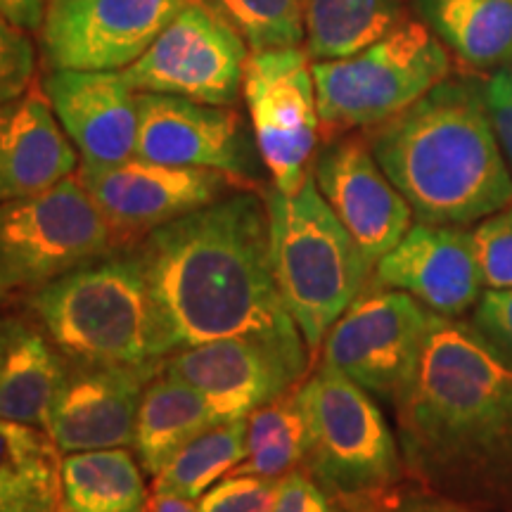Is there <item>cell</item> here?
I'll return each mask as SVG.
<instances>
[{
	"mask_svg": "<svg viewBox=\"0 0 512 512\" xmlns=\"http://www.w3.org/2000/svg\"><path fill=\"white\" fill-rule=\"evenodd\" d=\"M394 408L403 463L427 489L512 512V361L475 325L434 318Z\"/></svg>",
	"mask_w": 512,
	"mask_h": 512,
	"instance_id": "6da1fadb",
	"label": "cell"
},
{
	"mask_svg": "<svg viewBox=\"0 0 512 512\" xmlns=\"http://www.w3.org/2000/svg\"><path fill=\"white\" fill-rule=\"evenodd\" d=\"M171 351L226 337L304 339L275 283L266 200L238 190L138 245Z\"/></svg>",
	"mask_w": 512,
	"mask_h": 512,
	"instance_id": "7a4b0ae2",
	"label": "cell"
},
{
	"mask_svg": "<svg viewBox=\"0 0 512 512\" xmlns=\"http://www.w3.org/2000/svg\"><path fill=\"white\" fill-rule=\"evenodd\" d=\"M366 138L420 223L465 228L512 204V169L484 83L448 76Z\"/></svg>",
	"mask_w": 512,
	"mask_h": 512,
	"instance_id": "3957f363",
	"label": "cell"
},
{
	"mask_svg": "<svg viewBox=\"0 0 512 512\" xmlns=\"http://www.w3.org/2000/svg\"><path fill=\"white\" fill-rule=\"evenodd\" d=\"M29 309L69 363L150 366L169 356L138 247L112 249L31 292Z\"/></svg>",
	"mask_w": 512,
	"mask_h": 512,
	"instance_id": "277c9868",
	"label": "cell"
},
{
	"mask_svg": "<svg viewBox=\"0 0 512 512\" xmlns=\"http://www.w3.org/2000/svg\"><path fill=\"white\" fill-rule=\"evenodd\" d=\"M280 297L311 354L335 320L368 290L373 264L320 195L313 174L297 192H264Z\"/></svg>",
	"mask_w": 512,
	"mask_h": 512,
	"instance_id": "5b68a950",
	"label": "cell"
},
{
	"mask_svg": "<svg viewBox=\"0 0 512 512\" xmlns=\"http://www.w3.org/2000/svg\"><path fill=\"white\" fill-rule=\"evenodd\" d=\"M453 64L432 29L411 17L361 53L311 62L320 131L330 140L396 117L446 81Z\"/></svg>",
	"mask_w": 512,
	"mask_h": 512,
	"instance_id": "8992f818",
	"label": "cell"
},
{
	"mask_svg": "<svg viewBox=\"0 0 512 512\" xmlns=\"http://www.w3.org/2000/svg\"><path fill=\"white\" fill-rule=\"evenodd\" d=\"M299 394L311 432L304 467L339 505L399 486L403 453L373 394L323 361Z\"/></svg>",
	"mask_w": 512,
	"mask_h": 512,
	"instance_id": "52a82bcc",
	"label": "cell"
},
{
	"mask_svg": "<svg viewBox=\"0 0 512 512\" xmlns=\"http://www.w3.org/2000/svg\"><path fill=\"white\" fill-rule=\"evenodd\" d=\"M114 233L79 176L0 204V302L112 252Z\"/></svg>",
	"mask_w": 512,
	"mask_h": 512,
	"instance_id": "ba28073f",
	"label": "cell"
},
{
	"mask_svg": "<svg viewBox=\"0 0 512 512\" xmlns=\"http://www.w3.org/2000/svg\"><path fill=\"white\" fill-rule=\"evenodd\" d=\"M242 98L273 188L297 192L311 176L320 133L316 81L306 48L249 50Z\"/></svg>",
	"mask_w": 512,
	"mask_h": 512,
	"instance_id": "9c48e42d",
	"label": "cell"
},
{
	"mask_svg": "<svg viewBox=\"0 0 512 512\" xmlns=\"http://www.w3.org/2000/svg\"><path fill=\"white\" fill-rule=\"evenodd\" d=\"M434 318L411 294L377 285L335 320L323 339V363L394 406L418 368Z\"/></svg>",
	"mask_w": 512,
	"mask_h": 512,
	"instance_id": "30bf717a",
	"label": "cell"
},
{
	"mask_svg": "<svg viewBox=\"0 0 512 512\" xmlns=\"http://www.w3.org/2000/svg\"><path fill=\"white\" fill-rule=\"evenodd\" d=\"M247 57L245 38L200 0H190L121 76L136 93L233 107L242 93Z\"/></svg>",
	"mask_w": 512,
	"mask_h": 512,
	"instance_id": "8fae6325",
	"label": "cell"
},
{
	"mask_svg": "<svg viewBox=\"0 0 512 512\" xmlns=\"http://www.w3.org/2000/svg\"><path fill=\"white\" fill-rule=\"evenodd\" d=\"M309 361L304 339L226 337L171 351L162 370L195 387L219 422H230L299 387Z\"/></svg>",
	"mask_w": 512,
	"mask_h": 512,
	"instance_id": "7c38bea8",
	"label": "cell"
},
{
	"mask_svg": "<svg viewBox=\"0 0 512 512\" xmlns=\"http://www.w3.org/2000/svg\"><path fill=\"white\" fill-rule=\"evenodd\" d=\"M190 0H50L41 24L48 69L121 72Z\"/></svg>",
	"mask_w": 512,
	"mask_h": 512,
	"instance_id": "4fadbf2b",
	"label": "cell"
},
{
	"mask_svg": "<svg viewBox=\"0 0 512 512\" xmlns=\"http://www.w3.org/2000/svg\"><path fill=\"white\" fill-rule=\"evenodd\" d=\"M79 181L117 235H147L245 185L221 171L157 164L140 157L110 166L81 164Z\"/></svg>",
	"mask_w": 512,
	"mask_h": 512,
	"instance_id": "5bb4252c",
	"label": "cell"
},
{
	"mask_svg": "<svg viewBox=\"0 0 512 512\" xmlns=\"http://www.w3.org/2000/svg\"><path fill=\"white\" fill-rule=\"evenodd\" d=\"M136 157L221 171L245 183L254 181L261 159L233 107L157 93H138Z\"/></svg>",
	"mask_w": 512,
	"mask_h": 512,
	"instance_id": "9a60e30c",
	"label": "cell"
},
{
	"mask_svg": "<svg viewBox=\"0 0 512 512\" xmlns=\"http://www.w3.org/2000/svg\"><path fill=\"white\" fill-rule=\"evenodd\" d=\"M311 174L320 195L373 266L413 226L411 204L377 164L366 136L330 138L313 159Z\"/></svg>",
	"mask_w": 512,
	"mask_h": 512,
	"instance_id": "2e32d148",
	"label": "cell"
},
{
	"mask_svg": "<svg viewBox=\"0 0 512 512\" xmlns=\"http://www.w3.org/2000/svg\"><path fill=\"white\" fill-rule=\"evenodd\" d=\"M159 370L162 363H150V366L69 363L46 425V432L62 456L131 446L140 399Z\"/></svg>",
	"mask_w": 512,
	"mask_h": 512,
	"instance_id": "e0dca14e",
	"label": "cell"
},
{
	"mask_svg": "<svg viewBox=\"0 0 512 512\" xmlns=\"http://www.w3.org/2000/svg\"><path fill=\"white\" fill-rule=\"evenodd\" d=\"M375 283L411 294L444 318L463 316L484 294L472 233L463 226L415 223L375 264Z\"/></svg>",
	"mask_w": 512,
	"mask_h": 512,
	"instance_id": "ac0fdd59",
	"label": "cell"
},
{
	"mask_svg": "<svg viewBox=\"0 0 512 512\" xmlns=\"http://www.w3.org/2000/svg\"><path fill=\"white\" fill-rule=\"evenodd\" d=\"M43 95L83 164L110 166L136 157L138 93L121 72L50 69Z\"/></svg>",
	"mask_w": 512,
	"mask_h": 512,
	"instance_id": "d6986e66",
	"label": "cell"
},
{
	"mask_svg": "<svg viewBox=\"0 0 512 512\" xmlns=\"http://www.w3.org/2000/svg\"><path fill=\"white\" fill-rule=\"evenodd\" d=\"M76 166L79 152L46 95L24 93L0 105V204L53 188Z\"/></svg>",
	"mask_w": 512,
	"mask_h": 512,
	"instance_id": "ffe728a7",
	"label": "cell"
},
{
	"mask_svg": "<svg viewBox=\"0 0 512 512\" xmlns=\"http://www.w3.org/2000/svg\"><path fill=\"white\" fill-rule=\"evenodd\" d=\"M69 361L41 325L5 320L0 358V420L46 430Z\"/></svg>",
	"mask_w": 512,
	"mask_h": 512,
	"instance_id": "44dd1931",
	"label": "cell"
},
{
	"mask_svg": "<svg viewBox=\"0 0 512 512\" xmlns=\"http://www.w3.org/2000/svg\"><path fill=\"white\" fill-rule=\"evenodd\" d=\"M415 15L465 72L512 64V0H411Z\"/></svg>",
	"mask_w": 512,
	"mask_h": 512,
	"instance_id": "7402d4cb",
	"label": "cell"
},
{
	"mask_svg": "<svg viewBox=\"0 0 512 512\" xmlns=\"http://www.w3.org/2000/svg\"><path fill=\"white\" fill-rule=\"evenodd\" d=\"M219 425L209 401L178 377L159 373L140 399L131 451L147 477H155L192 439Z\"/></svg>",
	"mask_w": 512,
	"mask_h": 512,
	"instance_id": "603a6c76",
	"label": "cell"
},
{
	"mask_svg": "<svg viewBox=\"0 0 512 512\" xmlns=\"http://www.w3.org/2000/svg\"><path fill=\"white\" fill-rule=\"evenodd\" d=\"M145 472L128 446L62 456L55 512H147Z\"/></svg>",
	"mask_w": 512,
	"mask_h": 512,
	"instance_id": "cb8c5ba5",
	"label": "cell"
},
{
	"mask_svg": "<svg viewBox=\"0 0 512 512\" xmlns=\"http://www.w3.org/2000/svg\"><path fill=\"white\" fill-rule=\"evenodd\" d=\"M62 451L46 430L0 420V512H55Z\"/></svg>",
	"mask_w": 512,
	"mask_h": 512,
	"instance_id": "d4e9b609",
	"label": "cell"
},
{
	"mask_svg": "<svg viewBox=\"0 0 512 512\" xmlns=\"http://www.w3.org/2000/svg\"><path fill=\"white\" fill-rule=\"evenodd\" d=\"M411 0H304V48L313 62L373 46L408 19Z\"/></svg>",
	"mask_w": 512,
	"mask_h": 512,
	"instance_id": "484cf974",
	"label": "cell"
},
{
	"mask_svg": "<svg viewBox=\"0 0 512 512\" xmlns=\"http://www.w3.org/2000/svg\"><path fill=\"white\" fill-rule=\"evenodd\" d=\"M299 387L247 415V453L230 475L283 479L287 472L304 467L311 432Z\"/></svg>",
	"mask_w": 512,
	"mask_h": 512,
	"instance_id": "4316f807",
	"label": "cell"
},
{
	"mask_svg": "<svg viewBox=\"0 0 512 512\" xmlns=\"http://www.w3.org/2000/svg\"><path fill=\"white\" fill-rule=\"evenodd\" d=\"M247 420L219 422L211 430L183 446L152 477V491L188 501H200L214 484L245 460Z\"/></svg>",
	"mask_w": 512,
	"mask_h": 512,
	"instance_id": "83f0119b",
	"label": "cell"
},
{
	"mask_svg": "<svg viewBox=\"0 0 512 512\" xmlns=\"http://www.w3.org/2000/svg\"><path fill=\"white\" fill-rule=\"evenodd\" d=\"M245 38L249 50L304 43V0H200Z\"/></svg>",
	"mask_w": 512,
	"mask_h": 512,
	"instance_id": "f1b7e54d",
	"label": "cell"
},
{
	"mask_svg": "<svg viewBox=\"0 0 512 512\" xmlns=\"http://www.w3.org/2000/svg\"><path fill=\"white\" fill-rule=\"evenodd\" d=\"M472 242L484 285L489 290H510L512 287V204L486 216L472 230Z\"/></svg>",
	"mask_w": 512,
	"mask_h": 512,
	"instance_id": "f546056e",
	"label": "cell"
},
{
	"mask_svg": "<svg viewBox=\"0 0 512 512\" xmlns=\"http://www.w3.org/2000/svg\"><path fill=\"white\" fill-rule=\"evenodd\" d=\"M36 72V48L27 31L0 15V105L29 93Z\"/></svg>",
	"mask_w": 512,
	"mask_h": 512,
	"instance_id": "4dcf8cb0",
	"label": "cell"
},
{
	"mask_svg": "<svg viewBox=\"0 0 512 512\" xmlns=\"http://www.w3.org/2000/svg\"><path fill=\"white\" fill-rule=\"evenodd\" d=\"M280 479L228 475L197 501L200 512H271Z\"/></svg>",
	"mask_w": 512,
	"mask_h": 512,
	"instance_id": "1f68e13d",
	"label": "cell"
},
{
	"mask_svg": "<svg viewBox=\"0 0 512 512\" xmlns=\"http://www.w3.org/2000/svg\"><path fill=\"white\" fill-rule=\"evenodd\" d=\"M344 512H482L472 505L460 503L456 498L439 494V491H408L394 489L384 494L361 498L342 505Z\"/></svg>",
	"mask_w": 512,
	"mask_h": 512,
	"instance_id": "d6a6232c",
	"label": "cell"
},
{
	"mask_svg": "<svg viewBox=\"0 0 512 512\" xmlns=\"http://www.w3.org/2000/svg\"><path fill=\"white\" fill-rule=\"evenodd\" d=\"M271 512H344L328 489L316 482L306 467L287 472L278 482Z\"/></svg>",
	"mask_w": 512,
	"mask_h": 512,
	"instance_id": "836d02e7",
	"label": "cell"
},
{
	"mask_svg": "<svg viewBox=\"0 0 512 512\" xmlns=\"http://www.w3.org/2000/svg\"><path fill=\"white\" fill-rule=\"evenodd\" d=\"M472 325L486 342L494 344L512 361V287L510 290H486L475 304Z\"/></svg>",
	"mask_w": 512,
	"mask_h": 512,
	"instance_id": "e575fe53",
	"label": "cell"
},
{
	"mask_svg": "<svg viewBox=\"0 0 512 512\" xmlns=\"http://www.w3.org/2000/svg\"><path fill=\"white\" fill-rule=\"evenodd\" d=\"M484 98L489 107L498 145L512 169V69H498L484 81Z\"/></svg>",
	"mask_w": 512,
	"mask_h": 512,
	"instance_id": "d590c367",
	"label": "cell"
},
{
	"mask_svg": "<svg viewBox=\"0 0 512 512\" xmlns=\"http://www.w3.org/2000/svg\"><path fill=\"white\" fill-rule=\"evenodd\" d=\"M50 0H0V15L24 31H38Z\"/></svg>",
	"mask_w": 512,
	"mask_h": 512,
	"instance_id": "8d00e7d4",
	"label": "cell"
},
{
	"mask_svg": "<svg viewBox=\"0 0 512 512\" xmlns=\"http://www.w3.org/2000/svg\"><path fill=\"white\" fill-rule=\"evenodd\" d=\"M147 512H200V508H197L195 501H188V498L152 491L150 503H147Z\"/></svg>",
	"mask_w": 512,
	"mask_h": 512,
	"instance_id": "74e56055",
	"label": "cell"
},
{
	"mask_svg": "<svg viewBox=\"0 0 512 512\" xmlns=\"http://www.w3.org/2000/svg\"><path fill=\"white\" fill-rule=\"evenodd\" d=\"M3 347H5V320H0V358H3Z\"/></svg>",
	"mask_w": 512,
	"mask_h": 512,
	"instance_id": "f35d334b",
	"label": "cell"
}]
</instances>
